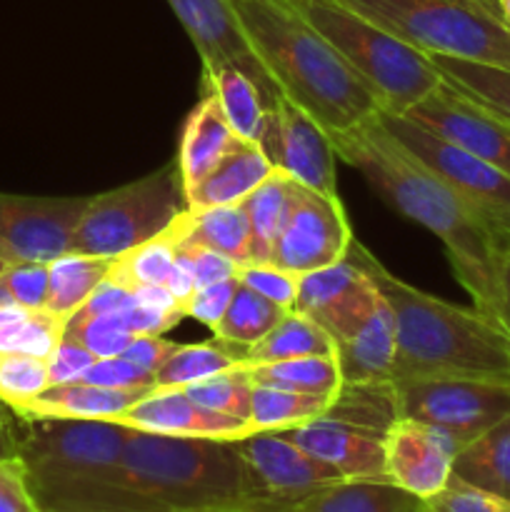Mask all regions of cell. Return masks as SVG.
<instances>
[{"label":"cell","mask_w":510,"mask_h":512,"mask_svg":"<svg viewBox=\"0 0 510 512\" xmlns=\"http://www.w3.org/2000/svg\"><path fill=\"white\" fill-rule=\"evenodd\" d=\"M335 155L358 170L395 210L415 220L443 243L473 308L503 325L500 315V248L503 240L465 205L438 175L425 168L380 120H365L345 133L330 135Z\"/></svg>","instance_id":"1"},{"label":"cell","mask_w":510,"mask_h":512,"mask_svg":"<svg viewBox=\"0 0 510 512\" xmlns=\"http://www.w3.org/2000/svg\"><path fill=\"white\" fill-rule=\"evenodd\" d=\"M280 95L328 135L345 133L380 113L373 90L290 0H225Z\"/></svg>","instance_id":"2"},{"label":"cell","mask_w":510,"mask_h":512,"mask_svg":"<svg viewBox=\"0 0 510 512\" xmlns=\"http://www.w3.org/2000/svg\"><path fill=\"white\" fill-rule=\"evenodd\" d=\"M345 258L375 283L395 313L393 383L415 378H483L510 383V333L478 308L448 303L395 278L353 238Z\"/></svg>","instance_id":"3"},{"label":"cell","mask_w":510,"mask_h":512,"mask_svg":"<svg viewBox=\"0 0 510 512\" xmlns=\"http://www.w3.org/2000/svg\"><path fill=\"white\" fill-rule=\"evenodd\" d=\"M128 428L110 420L15 415L20 460L40 512H140L125 485Z\"/></svg>","instance_id":"4"},{"label":"cell","mask_w":510,"mask_h":512,"mask_svg":"<svg viewBox=\"0 0 510 512\" xmlns=\"http://www.w3.org/2000/svg\"><path fill=\"white\" fill-rule=\"evenodd\" d=\"M125 485L140 512H195L245 503L235 440L175 438L128 428Z\"/></svg>","instance_id":"5"},{"label":"cell","mask_w":510,"mask_h":512,"mask_svg":"<svg viewBox=\"0 0 510 512\" xmlns=\"http://www.w3.org/2000/svg\"><path fill=\"white\" fill-rule=\"evenodd\" d=\"M320 35L343 55L345 63L373 90L385 115H405L428 98L443 75L433 60L405 40L340 0H290Z\"/></svg>","instance_id":"6"},{"label":"cell","mask_w":510,"mask_h":512,"mask_svg":"<svg viewBox=\"0 0 510 512\" xmlns=\"http://www.w3.org/2000/svg\"><path fill=\"white\" fill-rule=\"evenodd\" d=\"M425 55L510 70V25L498 0H340Z\"/></svg>","instance_id":"7"},{"label":"cell","mask_w":510,"mask_h":512,"mask_svg":"<svg viewBox=\"0 0 510 512\" xmlns=\"http://www.w3.org/2000/svg\"><path fill=\"white\" fill-rule=\"evenodd\" d=\"M188 213L178 158L155 173L93 195L70 240V253L118 258L165 233Z\"/></svg>","instance_id":"8"},{"label":"cell","mask_w":510,"mask_h":512,"mask_svg":"<svg viewBox=\"0 0 510 512\" xmlns=\"http://www.w3.org/2000/svg\"><path fill=\"white\" fill-rule=\"evenodd\" d=\"M400 418L443 430L460 450L510 415V383L483 378L398 380Z\"/></svg>","instance_id":"9"},{"label":"cell","mask_w":510,"mask_h":512,"mask_svg":"<svg viewBox=\"0 0 510 512\" xmlns=\"http://www.w3.org/2000/svg\"><path fill=\"white\" fill-rule=\"evenodd\" d=\"M380 120L425 168L433 170L500 238H510V175L500 173L490 163L438 138L430 130L410 123L403 115L380 113Z\"/></svg>","instance_id":"10"},{"label":"cell","mask_w":510,"mask_h":512,"mask_svg":"<svg viewBox=\"0 0 510 512\" xmlns=\"http://www.w3.org/2000/svg\"><path fill=\"white\" fill-rule=\"evenodd\" d=\"M235 450L245 503L293 510L320 488L343 480L338 470L313 458L283 430H253L235 440Z\"/></svg>","instance_id":"11"},{"label":"cell","mask_w":510,"mask_h":512,"mask_svg":"<svg viewBox=\"0 0 510 512\" xmlns=\"http://www.w3.org/2000/svg\"><path fill=\"white\" fill-rule=\"evenodd\" d=\"M350 243L353 233L340 198H325L298 183L270 263L300 278L345 260Z\"/></svg>","instance_id":"12"},{"label":"cell","mask_w":510,"mask_h":512,"mask_svg":"<svg viewBox=\"0 0 510 512\" xmlns=\"http://www.w3.org/2000/svg\"><path fill=\"white\" fill-rule=\"evenodd\" d=\"M90 198H35L0 193V258L50 263L70 253V240Z\"/></svg>","instance_id":"13"},{"label":"cell","mask_w":510,"mask_h":512,"mask_svg":"<svg viewBox=\"0 0 510 512\" xmlns=\"http://www.w3.org/2000/svg\"><path fill=\"white\" fill-rule=\"evenodd\" d=\"M260 148L268 155L273 168L293 178L295 183L325 198H338V178H335L338 155L328 130L320 128L285 95H278L268 105V125Z\"/></svg>","instance_id":"14"},{"label":"cell","mask_w":510,"mask_h":512,"mask_svg":"<svg viewBox=\"0 0 510 512\" xmlns=\"http://www.w3.org/2000/svg\"><path fill=\"white\" fill-rule=\"evenodd\" d=\"M403 118L510 175V125L445 80Z\"/></svg>","instance_id":"15"},{"label":"cell","mask_w":510,"mask_h":512,"mask_svg":"<svg viewBox=\"0 0 510 512\" xmlns=\"http://www.w3.org/2000/svg\"><path fill=\"white\" fill-rule=\"evenodd\" d=\"M380 293L373 280L348 258L300 275L298 295H295V313L315 320L335 345L353 338L378 305Z\"/></svg>","instance_id":"16"},{"label":"cell","mask_w":510,"mask_h":512,"mask_svg":"<svg viewBox=\"0 0 510 512\" xmlns=\"http://www.w3.org/2000/svg\"><path fill=\"white\" fill-rule=\"evenodd\" d=\"M458 453L460 445L443 430L398 418L385 433V478L425 503L450 483Z\"/></svg>","instance_id":"17"},{"label":"cell","mask_w":510,"mask_h":512,"mask_svg":"<svg viewBox=\"0 0 510 512\" xmlns=\"http://www.w3.org/2000/svg\"><path fill=\"white\" fill-rule=\"evenodd\" d=\"M168 5L178 15L190 43L203 60V75L213 73L220 65H240L260 85L268 103L278 98V88L270 83L263 65L250 53L225 0H168Z\"/></svg>","instance_id":"18"},{"label":"cell","mask_w":510,"mask_h":512,"mask_svg":"<svg viewBox=\"0 0 510 512\" xmlns=\"http://www.w3.org/2000/svg\"><path fill=\"white\" fill-rule=\"evenodd\" d=\"M113 423L143 430V433L175 435V438L238 440L253 433L245 420L203 408L190 400L183 388H153Z\"/></svg>","instance_id":"19"},{"label":"cell","mask_w":510,"mask_h":512,"mask_svg":"<svg viewBox=\"0 0 510 512\" xmlns=\"http://www.w3.org/2000/svg\"><path fill=\"white\" fill-rule=\"evenodd\" d=\"M283 433L313 458L338 470L343 480H388L383 433L325 415Z\"/></svg>","instance_id":"20"},{"label":"cell","mask_w":510,"mask_h":512,"mask_svg":"<svg viewBox=\"0 0 510 512\" xmlns=\"http://www.w3.org/2000/svg\"><path fill=\"white\" fill-rule=\"evenodd\" d=\"M240 140L243 138H238L225 120L213 90L203 85V98L198 100V105L190 110L188 120H185L178 150V168L185 185V195L200 180L208 178Z\"/></svg>","instance_id":"21"},{"label":"cell","mask_w":510,"mask_h":512,"mask_svg":"<svg viewBox=\"0 0 510 512\" xmlns=\"http://www.w3.org/2000/svg\"><path fill=\"white\" fill-rule=\"evenodd\" d=\"M150 390H110L88 383L48 385L40 395L15 408L18 418L28 420H110L125 413Z\"/></svg>","instance_id":"22"},{"label":"cell","mask_w":510,"mask_h":512,"mask_svg":"<svg viewBox=\"0 0 510 512\" xmlns=\"http://www.w3.org/2000/svg\"><path fill=\"white\" fill-rule=\"evenodd\" d=\"M395 355H398V333H395V313L388 300L380 295L368 323L350 340L338 343L340 378L343 383H380L393 380Z\"/></svg>","instance_id":"23"},{"label":"cell","mask_w":510,"mask_h":512,"mask_svg":"<svg viewBox=\"0 0 510 512\" xmlns=\"http://www.w3.org/2000/svg\"><path fill=\"white\" fill-rule=\"evenodd\" d=\"M273 170V163L258 143L240 140L208 178L200 180L193 190H188V210L195 213V210L215 208V205L240 203Z\"/></svg>","instance_id":"24"},{"label":"cell","mask_w":510,"mask_h":512,"mask_svg":"<svg viewBox=\"0 0 510 512\" xmlns=\"http://www.w3.org/2000/svg\"><path fill=\"white\" fill-rule=\"evenodd\" d=\"M203 85L213 90L233 133L260 145L268 125L270 105L260 85L240 65H220L213 73H205Z\"/></svg>","instance_id":"25"},{"label":"cell","mask_w":510,"mask_h":512,"mask_svg":"<svg viewBox=\"0 0 510 512\" xmlns=\"http://www.w3.org/2000/svg\"><path fill=\"white\" fill-rule=\"evenodd\" d=\"M423 500L390 480H338L298 503L293 512H420Z\"/></svg>","instance_id":"26"},{"label":"cell","mask_w":510,"mask_h":512,"mask_svg":"<svg viewBox=\"0 0 510 512\" xmlns=\"http://www.w3.org/2000/svg\"><path fill=\"white\" fill-rule=\"evenodd\" d=\"M453 475L473 488L510 500V415L455 455Z\"/></svg>","instance_id":"27"},{"label":"cell","mask_w":510,"mask_h":512,"mask_svg":"<svg viewBox=\"0 0 510 512\" xmlns=\"http://www.w3.org/2000/svg\"><path fill=\"white\" fill-rule=\"evenodd\" d=\"M295 180L273 170L248 198L243 200L250 223V263H270L278 235L288 220Z\"/></svg>","instance_id":"28"},{"label":"cell","mask_w":510,"mask_h":512,"mask_svg":"<svg viewBox=\"0 0 510 512\" xmlns=\"http://www.w3.org/2000/svg\"><path fill=\"white\" fill-rule=\"evenodd\" d=\"M335 350L338 345H335L333 335L325 333L315 320L288 310L263 340L243 350V368L308 358V355H335Z\"/></svg>","instance_id":"29"},{"label":"cell","mask_w":510,"mask_h":512,"mask_svg":"<svg viewBox=\"0 0 510 512\" xmlns=\"http://www.w3.org/2000/svg\"><path fill=\"white\" fill-rule=\"evenodd\" d=\"M180 238L205 245L238 265L250 263V223L243 200L233 205L195 210V213L188 210Z\"/></svg>","instance_id":"30"},{"label":"cell","mask_w":510,"mask_h":512,"mask_svg":"<svg viewBox=\"0 0 510 512\" xmlns=\"http://www.w3.org/2000/svg\"><path fill=\"white\" fill-rule=\"evenodd\" d=\"M113 258L65 253L48 263V300L45 310L68 320L108 275Z\"/></svg>","instance_id":"31"},{"label":"cell","mask_w":510,"mask_h":512,"mask_svg":"<svg viewBox=\"0 0 510 512\" xmlns=\"http://www.w3.org/2000/svg\"><path fill=\"white\" fill-rule=\"evenodd\" d=\"M323 415L385 435L393 428L395 420L400 418L398 385L393 380H380V383H340L338 393L333 395Z\"/></svg>","instance_id":"32"},{"label":"cell","mask_w":510,"mask_h":512,"mask_svg":"<svg viewBox=\"0 0 510 512\" xmlns=\"http://www.w3.org/2000/svg\"><path fill=\"white\" fill-rule=\"evenodd\" d=\"M445 83L510 125V70L470 60L428 55Z\"/></svg>","instance_id":"33"},{"label":"cell","mask_w":510,"mask_h":512,"mask_svg":"<svg viewBox=\"0 0 510 512\" xmlns=\"http://www.w3.org/2000/svg\"><path fill=\"white\" fill-rule=\"evenodd\" d=\"M248 375L255 385H268V388L293 390V393L320 395L330 398L338 393L340 368L335 355H308V358L280 360V363L268 365H250Z\"/></svg>","instance_id":"34"},{"label":"cell","mask_w":510,"mask_h":512,"mask_svg":"<svg viewBox=\"0 0 510 512\" xmlns=\"http://www.w3.org/2000/svg\"><path fill=\"white\" fill-rule=\"evenodd\" d=\"M243 350L238 345L213 338L205 343L178 345L173 355L155 373V388H185L190 383L243 368Z\"/></svg>","instance_id":"35"},{"label":"cell","mask_w":510,"mask_h":512,"mask_svg":"<svg viewBox=\"0 0 510 512\" xmlns=\"http://www.w3.org/2000/svg\"><path fill=\"white\" fill-rule=\"evenodd\" d=\"M185 215L178 223L170 225L165 233L155 235V238L140 243L138 248L113 258L108 278L130 290L140 288V285H165L170 268L175 263V253H178V240L183 235Z\"/></svg>","instance_id":"36"},{"label":"cell","mask_w":510,"mask_h":512,"mask_svg":"<svg viewBox=\"0 0 510 512\" xmlns=\"http://www.w3.org/2000/svg\"><path fill=\"white\" fill-rule=\"evenodd\" d=\"M288 313L285 308L275 305L273 300L263 298L260 293L250 290L248 285L240 283L230 300L228 310L213 328V335L223 343L238 345V348H250L258 340H263L275 325Z\"/></svg>","instance_id":"37"},{"label":"cell","mask_w":510,"mask_h":512,"mask_svg":"<svg viewBox=\"0 0 510 512\" xmlns=\"http://www.w3.org/2000/svg\"><path fill=\"white\" fill-rule=\"evenodd\" d=\"M330 398L255 385L250 395V430H290L320 418Z\"/></svg>","instance_id":"38"},{"label":"cell","mask_w":510,"mask_h":512,"mask_svg":"<svg viewBox=\"0 0 510 512\" xmlns=\"http://www.w3.org/2000/svg\"><path fill=\"white\" fill-rule=\"evenodd\" d=\"M253 388L255 383L248 375V370L235 368L218 375H210V378L198 380V383L185 385L183 390L190 395V400H195V403L203 405V408L248 423Z\"/></svg>","instance_id":"39"},{"label":"cell","mask_w":510,"mask_h":512,"mask_svg":"<svg viewBox=\"0 0 510 512\" xmlns=\"http://www.w3.org/2000/svg\"><path fill=\"white\" fill-rule=\"evenodd\" d=\"M65 320L48 310H33L23 320L0 328V353L35 355L48 360L63 338Z\"/></svg>","instance_id":"40"},{"label":"cell","mask_w":510,"mask_h":512,"mask_svg":"<svg viewBox=\"0 0 510 512\" xmlns=\"http://www.w3.org/2000/svg\"><path fill=\"white\" fill-rule=\"evenodd\" d=\"M63 335L85 345L95 358H118L128 348L130 340L135 338L128 325H125L120 310L118 313L93 315V318H68Z\"/></svg>","instance_id":"41"},{"label":"cell","mask_w":510,"mask_h":512,"mask_svg":"<svg viewBox=\"0 0 510 512\" xmlns=\"http://www.w3.org/2000/svg\"><path fill=\"white\" fill-rule=\"evenodd\" d=\"M48 385V360L35 355L0 353V400L10 410L33 400Z\"/></svg>","instance_id":"42"},{"label":"cell","mask_w":510,"mask_h":512,"mask_svg":"<svg viewBox=\"0 0 510 512\" xmlns=\"http://www.w3.org/2000/svg\"><path fill=\"white\" fill-rule=\"evenodd\" d=\"M0 280H3L10 298L20 308L45 310V300H48V263H33V260L8 263L3 273H0Z\"/></svg>","instance_id":"43"},{"label":"cell","mask_w":510,"mask_h":512,"mask_svg":"<svg viewBox=\"0 0 510 512\" xmlns=\"http://www.w3.org/2000/svg\"><path fill=\"white\" fill-rule=\"evenodd\" d=\"M238 280L248 285L250 290L260 293L263 298L273 300L280 308L290 310L298 295V275L288 273V270L278 268L273 263H248L238 268Z\"/></svg>","instance_id":"44"},{"label":"cell","mask_w":510,"mask_h":512,"mask_svg":"<svg viewBox=\"0 0 510 512\" xmlns=\"http://www.w3.org/2000/svg\"><path fill=\"white\" fill-rule=\"evenodd\" d=\"M423 505L430 512H510V500L473 488L455 475L435 498L425 500Z\"/></svg>","instance_id":"45"},{"label":"cell","mask_w":510,"mask_h":512,"mask_svg":"<svg viewBox=\"0 0 510 512\" xmlns=\"http://www.w3.org/2000/svg\"><path fill=\"white\" fill-rule=\"evenodd\" d=\"M78 383L98 385V388L110 390H153L155 375L118 355V358L95 360L93 368H90Z\"/></svg>","instance_id":"46"},{"label":"cell","mask_w":510,"mask_h":512,"mask_svg":"<svg viewBox=\"0 0 510 512\" xmlns=\"http://www.w3.org/2000/svg\"><path fill=\"white\" fill-rule=\"evenodd\" d=\"M238 285H240L238 275H235V278L218 280V283L200 285V288H195V293L180 305V308H183V315L185 318L198 320V323H203L205 328L213 330L215 325L220 323V318L225 315V310H228Z\"/></svg>","instance_id":"47"},{"label":"cell","mask_w":510,"mask_h":512,"mask_svg":"<svg viewBox=\"0 0 510 512\" xmlns=\"http://www.w3.org/2000/svg\"><path fill=\"white\" fill-rule=\"evenodd\" d=\"M93 353H90L85 345H80L78 340L70 338H60L58 348L53 350V355L48 358V375H50V385H60V383H78L85 373L95 365Z\"/></svg>","instance_id":"48"},{"label":"cell","mask_w":510,"mask_h":512,"mask_svg":"<svg viewBox=\"0 0 510 512\" xmlns=\"http://www.w3.org/2000/svg\"><path fill=\"white\" fill-rule=\"evenodd\" d=\"M120 313L133 335H163L185 318L180 308H155V305L135 300V295Z\"/></svg>","instance_id":"49"},{"label":"cell","mask_w":510,"mask_h":512,"mask_svg":"<svg viewBox=\"0 0 510 512\" xmlns=\"http://www.w3.org/2000/svg\"><path fill=\"white\" fill-rule=\"evenodd\" d=\"M178 250L185 255V258L193 263L195 268V278H198V288L200 285H210L218 283V280L225 278H235L238 275V263H233L225 255L215 253V250L205 248L200 243H190V240H178Z\"/></svg>","instance_id":"50"},{"label":"cell","mask_w":510,"mask_h":512,"mask_svg":"<svg viewBox=\"0 0 510 512\" xmlns=\"http://www.w3.org/2000/svg\"><path fill=\"white\" fill-rule=\"evenodd\" d=\"M0 512H40L30 495L20 460L0 458Z\"/></svg>","instance_id":"51"},{"label":"cell","mask_w":510,"mask_h":512,"mask_svg":"<svg viewBox=\"0 0 510 512\" xmlns=\"http://www.w3.org/2000/svg\"><path fill=\"white\" fill-rule=\"evenodd\" d=\"M178 345L180 343H173V340L163 338V335H135L120 358L130 360V363H135L138 368L155 375L160 370V365L178 350Z\"/></svg>","instance_id":"52"},{"label":"cell","mask_w":510,"mask_h":512,"mask_svg":"<svg viewBox=\"0 0 510 512\" xmlns=\"http://www.w3.org/2000/svg\"><path fill=\"white\" fill-rule=\"evenodd\" d=\"M130 300H133V290L115 283V280H110L108 275H105L103 283L93 290V295H90L70 318H93V315L118 313V310H123Z\"/></svg>","instance_id":"53"},{"label":"cell","mask_w":510,"mask_h":512,"mask_svg":"<svg viewBox=\"0 0 510 512\" xmlns=\"http://www.w3.org/2000/svg\"><path fill=\"white\" fill-rule=\"evenodd\" d=\"M165 288L170 290V295H173L175 303L178 305H183L185 300L195 293V288H198V278H195L193 263H190V260L180 253V250L175 253V263H173V268H170L168 280H165Z\"/></svg>","instance_id":"54"},{"label":"cell","mask_w":510,"mask_h":512,"mask_svg":"<svg viewBox=\"0 0 510 512\" xmlns=\"http://www.w3.org/2000/svg\"><path fill=\"white\" fill-rule=\"evenodd\" d=\"M498 285H500V315H503V328L510 333V238H505L503 248H500Z\"/></svg>","instance_id":"55"},{"label":"cell","mask_w":510,"mask_h":512,"mask_svg":"<svg viewBox=\"0 0 510 512\" xmlns=\"http://www.w3.org/2000/svg\"><path fill=\"white\" fill-rule=\"evenodd\" d=\"M15 455V413L10 408L0 410V458Z\"/></svg>","instance_id":"56"},{"label":"cell","mask_w":510,"mask_h":512,"mask_svg":"<svg viewBox=\"0 0 510 512\" xmlns=\"http://www.w3.org/2000/svg\"><path fill=\"white\" fill-rule=\"evenodd\" d=\"M195 512H293V510L268 508V505H255V503H235V505H220V508L195 510Z\"/></svg>","instance_id":"57"},{"label":"cell","mask_w":510,"mask_h":512,"mask_svg":"<svg viewBox=\"0 0 510 512\" xmlns=\"http://www.w3.org/2000/svg\"><path fill=\"white\" fill-rule=\"evenodd\" d=\"M498 8H500V13H503L505 23L510 25V0H498Z\"/></svg>","instance_id":"58"},{"label":"cell","mask_w":510,"mask_h":512,"mask_svg":"<svg viewBox=\"0 0 510 512\" xmlns=\"http://www.w3.org/2000/svg\"><path fill=\"white\" fill-rule=\"evenodd\" d=\"M5 265H8V263H5V260L0 258V273H3V270H5Z\"/></svg>","instance_id":"59"},{"label":"cell","mask_w":510,"mask_h":512,"mask_svg":"<svg viewBox=\"0 0 510 512\" xmlns=\"http://www.w3.org/2000/svg\"><path fill=\"white\" fill-rule=\"evenodd\" d=\"M5 408H8V405H5V403H3V400H0V410H5Z\"/></svg>","instance_id":"60"},{"label":"cell","mask_w":510,"mask_h":512,"mask_svg":"<svg viewBox=\"0 0 510 512\" xmlns=\"http://www.w3.org/2000/svg\"><path fill=\"white\" fill-rule=\"evenodd\" d=\"M420 512H430V510H428V508H425V505H423V510H420Z\"/></svg>","instance_id":"61"}]
</instances>
